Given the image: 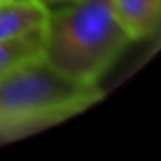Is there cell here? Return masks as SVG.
<instances>
[{"mask_svg": "<svg viewBox=\"0 0 161 161\" xmlns=\"http://www.w3.org/2000/svg\"><path fill=\"white\" fill-rule=\"evenodd\" d=\"M42 31L0 42V76L42 57Z\"/></svg>", "mask_w": 161, "mask_h": 161, "instance_id": "5b68a950", "label": "cell"}, {"mask_svg": "<svg viewBox=\"0 0 161 161\" xmlns=\"http://www.w3.org/2000/svg\"><path fill=\"white\" fill-rule=\"evenodd\" d=\"M132 42L116 18L113 0H71L49 9L42 59L73 81L99 85Z\"/></svg>", "mask_w": 161, "mask_h": 161, "instance_id": "6da1fadb", "label": "cell"}, {"mask_svg": "<svg viewBox=\"0 0 161 161\" xmlns=\"http://www.w3.org/2000/svg\"><path fill=\"white\" fill-rule=\"evenodd\" d=\"M99 85H83L45 61H30L0 76V140H14L80 114L101 101Z\"/></svg>", "mask_w": 161, "mask_h": 161, "instance_id": "7a4b0ae2", "label": "cell"}, {"mask_svg": "<svg viewBox=\"0 0 161 161\" xmlns=\"http://www.w3.org/2000/svg\"><path fill=\"white\" fill-rule=\"evenodd\" d=\"M47 16L40 0H0V42L42 31Z\"/></svg>", "mask_w": 161, "mask_h": 161, "instance_id": "3957f363", "label": "cell"}, {"mask_svg": "<svg viewBox=\"0 0 161 161\" xmlns=\"http://www.w3.org/2000/svg\"><path fill=\"white\" fill-rule=\"evenodd\" d=\"M113 9L132 40L153 36L159 28L161 0H113Z\"/></svg>", "mask_w": 161, "mask_h": 161, "instance_id": "277c9868", "label": "cell"}, {"mask_svg": "<svg viewBox=\"0 0 161 161\" xmlns=\"http://www.w3.org/2000/svg\"><path fill=\"white\" fill-rule=\"evenodd\" d=\"M42 4H45L47 7H56V5H61V4H66V2H71V0H40Z\"/></svg>", "mask_w": 161, "mask_h": 161, "instance_id": "8992f818", "label": "cell"}]
</instances>
